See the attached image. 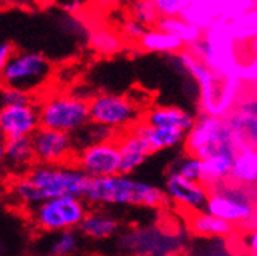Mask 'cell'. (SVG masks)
Here are the masks:
<instances>
[{
	"mask_svg": "<svg viewBox=\"0 0 257 256\" xmlns=\"http://www.w3.org/2000/svg\"><path fill=\"white\" fill-rule=\"evenodd\" d=\"M39 164H68L75 153L72 135L54 129H40L31 137Z\"/></svg>",
	"mask_w": 257,
	"mask_h": 256,
	"instance_id": "cell-13",
	"label": "cell"
},
{
	"mask_svg": "<svg viewBox=\"0 0 257 256\" xmlns=\"http://www.w3.org/2000/svg\"><path fill=\"white\" fill-rule=\"evenodd\" d=\"M230 180L243 186L257 187V149L255 147L243 149L236 155Z\"/></svg>",
	"mask_w": 257,
	"mask_h": 256,
	"instance_id": "cell-23",
	"label": "cell"
},
{
	"mask_svg": "<svg viewBox=\"0 0 257 256\" xmlns=\"http://www.w3.org/2000/svg\"><path fill=\"white\" fill-rule=\"evenodd\" d=\"M243 149H248V146L234 132L227 117L198 114L184 140V153L202 161L220 153L237 155Z\"/></svg>",
	"mask_w": 257,
	"mask_h": 256,
	"instance_id": "cell-4",
	"label": "cell"
},
{
	"mask_svg": "<svg viewBox=\"0 0 257 256\" xmlns=\"http://www.w3.org/2000/svg\"><path fill=\"white\" fill-rule=\"evenodd\" d=\"M118 146H119V156H121V164H119L121 175H132L152 155L147 141L135 129L121 132L118 138Z\"/></svg>",
	"mask_w": 257,
	"mask_h": 256,
	"instance_id": "cell-17",
	"label": "cell"
},
{
	"mask_svg": "<svg viewBox=\"0 0 257 256\" xmlns=\"http://www.w3.org/2000/svg\"><path fill=\"white\" fill-rule=\"evenodd\" d=\"M246 89H248V92L249 94H252L254 97H257V81L255 83H252V84H248L246 86Z\"/></svg>",
	"mask_w": 257,
	"mask_h": 256,
	"instance_id": "cell-43",
	"label": "cell"
},
{
	"mask_svg": "<svg viewBox=\"0 0 257 256\" xmlns=\"http://www.w3.org/2000/svg\"><path fill=\"white\" fill-rule=\"evenodd\" d=\"M176 58L184 72L188 74L191 80L198 84V114L217 117V102L223 80L216 72H213L207 65H204L202 61H199L188 49L179 52Z\"/></svg>",
	"mask_w": 257,
	"mask_h": 256,
	"instance_id": "cell-11",
	"label": "cell"
},
{
	"mask_svg": "<svg viewBox=\"0 0 257 256\" xmlns=\"http://www.w3.org/2000/svg\"><path fill=\"white\" fill-rule=\"evenodd\" d=\"M121 135V132L110 129V127L101 126V124H95V123H89L87 126H84L83 129H80L78 132H75L72 135L74 140V146L75 150H81L87 146L92 144H98V143H106V141H115L118 140Z\"/></svg>",
	"mask_w": 257,
	"mask_h": 256,
	"instance_id": "cell-27",
	"label": "cell"
},
{
	"mask_svg": "<svg viewBox=\"0 0 257 256\" xmlns=\"http://www.w3.org/2000/svg\"><path fill=\"white\" fill-rule=\"evenodd\" d=\"M31 103L29 94L16 88H2L0 91V108L5 106H20V105H28Z\"/></svg>",
	"mask_w": 257,
	"mask_h": 256,
	"instance_id": "cell-35",
	"label": "cell"
},
{
	"mask_svg": "<svg viewBox=\"0 0 257 256\" xmlns=\"http://www.w3.org/2000/svg\"><path fill=\"white\" fill-rule=\"evenodd\" d=\"M234 158L236 155L233 153H220L202 161V184L210 187L213 184L230 180Z\"/></svg>",
	"mask_w": 257,
	"mask_h": 256,
	"instance_id": "cell-24",
	"label": "cell"
},
{
	"mask_svg": "<svg viewBox=\"0 0 257 256\" xmlns=\"http://www.w3.org/2000/svg\"><path fill=\"white\" fill-rule=\"evenodd\" d=\"M207 4L216 20L222 22H234L257 8V0H207Z\"/></svg>",
	"mask_w": 257,
	"mask_h": 256,
	"instance_id": "cell-26",
	"label": "cell"
},
{
	"mask_svg": "<svg viewBox=\"0 0 257 256\" xmlns=\"http://www.w3.org/2000/svg\"><path fill=\"white\" fill-rule=\"evenodd\" d=\"M39 129V108L32 103L0 108V134L7 140L32 137Z\"/></svg>",
	"mask_w": 257,
	"mask_h": 256,
	"instance_id": "cell-15",
	"label": "cell"
},
{
	"mask_svg": "<svg viewBox=\"0 0 257 256\" xmlns=\"http://www.w3.org/2000/svg\"><path fill=\"white\" fill-rule=\"evenodd\" d=\"M239 43L230 28V22L217 20L204 31V37L187 49L207 65L222 80H240L245 63L240 57Z\"/></svg>",
	"mask_w": 257,
	"mask_h": 256,
	"instance_id": "cell-3",
	"label": "cell"
},
{
	"mask_svg": "<svg viewBox=\"0 0 257 256\" xmlns=\"http://www.w3.org/2000/svg\"><path fill=\"white\" fill-rule=\"evenodd\" d=\"M242 245L251 256H257V227L242 235Z\"/></svg>",
	"mask_w": 257,
	"mask_h": 256,
	"instance_id": "cell-38",
	"label": "cell"
},
{
	"mask_svg": "<svg viewBox=\"0 0 257 256\" xmlns=\"http://www.w3.org/2000/svg\"><path fill=\"white\" fill-rule=\"evenodd\" d=\"M87 213V203L83 198L60 197L32 207L31 218L40 230L60 233L78 229Z\"/></svg>",
	"mask_w": 257,
	"mask_h": 256,
	"instance_id": "cell-8",
	"label": "cell"
},
{
	"mask_svg": "<svg viewBox=\"0 0 257 256\" xmlns=\"http://www.w3.org/2000/svg\"><path fill=\"white\" fill-rule=\"evenodd\" d=\"M89 177L75 164H37L13 187L14 198L28 207L60 197L84 198Z\"/></svg>",
	"mask_w": 257,
	"mask_h": 256,
	"instance_id": "cell-1",
	"label": "cell"
},
{
	"mask_svg": "<svg viewBox=\"0 0 257 256\" xmlns=\"http://www.w3.org/2000/svg\"><path fill=\"white\" fill-rule=\"evenodd\" d=\"M90 46L101 55H113L122 49V39L110 29H95L89 36Z\"/></svg>",
	"mask_w": 257,
	"mask_h": 256,
	"instance_id": "cell-30",
	"label": "cell"
},
{
	"mask_svg": "<svg viewBox=\"0 0 257 256\" xmlns=\"http://www.w3.org/2000/svg\"><path fill=\"white\" fill-rule=\"evenodd\" d=\"M74 164L89 178L113 177L119 174V146L118 140L87 146L75 153Z\"/></svg>",
	"mask_w": 257,
	"mask_h": 256,
	"instance_id": "cell-12",
	"label": "cell"
},
{
	"mask_svg": "<svg viewBox=\"0 0 257 256\" xmlns=\"http://www.w3.org/2000/svg\"><path fill=\"white\" fill-rule=\"evenodd\" d=\"M80 233L89 239L101 241L113 238L119 232V221L116 216L101 212V210H93L86 215L83 222L78 227Z\"/></svg>",
	"mask_w": 257,
	"mask_h": 256,
	"instance_id": "cell-20",
	"label": "cell"
},
{
	"mask_svg": "<svg viewBox=\"0 0 257 256\" xmlns=\"http://www.w3.org/2000/svg\"><path fill=\"white\" fill-rule=\"evenodd\" d=\"M231 33L239 43H248L257 39V8L246 16L230 22Z\"/></svg>",
	"mask_w": 257,
	"mask_h": 256,
	"instance_id": "cell-31",
	"label": "cell"
},
{
	"mask_svg": "<svg viewBox=\"0 0 257 256\" xmlns=\"http://www.w3.org/2000/svg\"><path fill=\"white\" fill-rule=\"evenodd\" d=\"M128 13H131V19H135L146 28L156 26L158 20L161 19L153 5V0H131Z\"/></svg>",
	"mask_w": 257,
	"mask_h": 256,
	"instance_id": "cell-32",
	"label": "cell"
},
{
	"mask_svg": "<svg viewBox=\"0 0 257 256\" xmlns=\"http://www.w3.org/2000/svg\"><path fill=\"white\" fill-rule=\"evenodd\" d=\"M118 244L127 256H178L184 251L185 235L153 224L122 233Z\"/></svg>",
	"mask_w": 257,
	"mask_h": 256,
	"instance_id": "cell-6",
	"label": "cell"
},
{
	"mask_svg": "<svg viewBox=\"0 0 257 256\" xmlns=\"http://www.w3.org/2000/svg\"><path fill=\"white\" fill-rule=\"evenodd\" d=\"M51 71V61L43 54L16 51L0 75V83L5 88H16L29 94L48 83Z\"/></svg>",
	"mask_w": 257,
	"mask_h": 256,
	"instance_id": "cell-9",
	"label": "cell"
},
{
	"mask_svg": "<svg viewBox=\"0 0 257 256\" xmlns=\"http://www.w3.org/2000/svg\"><path fill=\"white\" fill-rule=\"evenodd\" d=\"M255 149H257V147H255Z\"/></svg>",
	"mask_w": 257,
	"mask_h": 256,
	"instance_id": "cell-44",
	"label": "cell"
},
{
	"mask_svg": "<svg viewBox=\"0 0 257 256\" xmlns=\"http://www.w3.org/2000/svg\"><path fill=\"white\" fill-rule=\"evenodd\" d=\"M143 121L153 127H167L188 134L196 121V115L178 106H155L146 111Z\"/></svg>",
	"mask_w": 257,
	"mask_h": 256,
	"instance_id": "cell-19",
	"label": "cell"
},
{
	"mask_svg": "<svg viewBox=\"0 0 257 256\" xmlns=\"http://www.w3.org/2000/svg\"><path fill=\"white\" fill-rule=\"evenodd\" d=\"M207 189L208 201L204 210L233 224L239 229V232H245L254 216L257 187L243 186L233 180H227Z\"/></svg>",
	"mask_w": 257,
	"mask_h": 256,
	"instance_id": "cell-5",
	"label": "cell"
},
{
	"mask_svg": "<svg viewBox=\"0 0 257 256\" xmlns=\"http://www.w3.org/2000/svg\"><path fill=\"white\" fill-rule=\"evenodd\" d=\"M40 127L74 135L90 123L89 102L72 94H55L39 106Z\"/></svg>",
	"mask_w": 257,
	"mask_h": 256,
	"instance_id": "cell-7",
	"label": "cell"
},
{
	"mask_svg": "<svg viewBox=\"0 0 257 256\" xmlns=\"http://www.w3.org/2000/svg\"><path fill=\"white\" fill-rule=\"evenodd\" d=\"M78 248V235L75 230L60 232L49 242L48 254L49 256H69Z\"/></svg>",
	"mask_w": 257,
	"mask_h": 256,
	"instance_id": "cell-33",
	"label": "cell"
},
{
	"mask_svg": "<svg viewBox=\"0 0 257 256\" xmlns=\"http://www.w3.org/2000/svg\"><path fill=\"white\" fill-rule=\"evenodd\" d=\"M179 17L184 19L187 23L199 28L201 31H207L217 22L207 4V0H195L193 4L185 7Z\"/></svg>",
	"mask_w": 257,
	"mask_h": 256,
	"instance_id": "cell-29",
	"label": "cell"
},
{
	"mask_svg": "<svg viewBox=\"0 0 257 256\" xmlns=\"http://www.w3.org/2000/svg\"><path fill=\"white\" fill-rule=\"evenodd\" d=\"M135 129L149 144L152 153L156 152H163V150H169L176 147L178 144L184 143L185 140V132L178 131V129H167V127H153L146 124L144 121L138 123Z\"/></svg>",
	"mask_w": 257,
	"mask_h": 256,
	"instance_id": "cell-21",
	"label": "cell"
},
{
	"mask_svg": "<svg viewBox=\"0 0 257 256\" xmlns=\"http://www.w3.org/2000/svg\"><path fill=\"white\" fill-rule=\"evenodd\" d=\"M32 161H36L34 146L31 137L7 140V163L13 167L22 169Z\"/></svg>",
	"mask_w": 257,
	"mask_h": 256,
	"instance_id": "cell-28",
	"label": "cell"
},
{
	"mask_svg": "<svg viewBox=\"0 0 257 256\" xmlns=\"http://www.w3.org/2000/svg\"><path fill=\"white\" fill-rule=\"evenodd\" d=\"M147 29L149 28H146L143 23L137 22L135 19H127L121 26V33H122L124 39H127L128 42H135L138 45V42L146 34Z\"/></svg>",
	"mask_w": 257,
	"mask_h": 256,
	"instance_id": "cell-37",
	"label": "cell"
},
{
	"mask_svg": "<svg viewBox=\"0 0 257 256\" xmlns=\"http://www.w3.org/2000/svg\"><path fill=\"white\" fill-rule=\"evenodd\" d=\"M164 192L175 206L187 213H195L205 209L208 201V189L198 181H191L170 169L166 177Z\"/></svg>",
	"mask_w": 257,
	"mask_h": 256,
	"instance_id": "cell-14",
	"label": "cell"
},
{
	"mask_svg": "<svg viewBox=\"0 0 257 256\" xmlns=\"http://www.w3.org/2000/svg\"><path fill=\"white\" fill-rule=\"evenodd\" d=\"M170 169L176 170L187 180L202 183V159L199 158L184 155V158H179Z\"/></svg>",
	"mask_w": 257,
	"mask_h": 256,
	"instance_id": "cell-34",
	"label": "cell"
},
{
	"mask_svg": "<svg viewBox=\"0 0 257 256\" xmlns=\"http://www.w3.org/2000/svg\"><path fill=\"white\" fill-rule=\"evenodd\" d=\"M155 28L178 37L185 45V48L195 45L204 37V31L187 23L181 17H161Z\"/></svg>",
	"mask_w": 257,
	"mask_h": 256,
	"instance_id": "cell-25",
	"label": "cell"
},
{
	"mask_svg": "<svg viewBox=\"0 0 257 256\" xmlns=\"http://www.w3.org/2000/svg\"><path fill=\"white\" fill-rule=\"evenodd\" d=\"M159 17H179L185 8V0H153Z\"/></svg>",
	"mask_w": 257,
	"mask_h": 256,
	"instance_id": "cell-36",
	"label": "cell"
},
{
	"mask_svg": "<svg viewBox=\"0 0 257 256\" xmlns=\"http://www.w3.org/2000/svg\"><path fill=\"white\" fill-rule=\"evenodd\" d=\"M7 163V138L0 134V166Z\"/></svg>",
	"mask_w": 257,
	"mask_h": 256,
	"instance_id": "cell-40",
	"label": "cell"
},
{
	"mask_svg": "<svg viewBox=\"0 0 257 256\" xmlns=\"http://www.w3.org/2000/svg\"><path fill=\"white\" fill-rule=\"evenodd\" d=\"M257 227V203H255V206H254V216H252V221H251V224L248 226V229L246 230H252V229H255ZM245 230V232H246Z\"/></svg>",
	"mask_w": 257,
	"mask_h": 256,
	"instance_id": "cell-42",
	"label": "cell"
},
{
	"mask_svg": "<svg viewBox=\"0 0 257 256\" xmlns=\"http://www.w3.org/2000/svg\"><path fill=\"white\" fill-rule=\"evenodd\" d=\"M90 123L101 124L118 132H125L143 121V112L137 103L119 94H96L89 100Z\"/></svg>",
	"mask_w": 257,
	"mask_h": 256,
	"instance_id": "cell-10",
	"label": "cell"
},
{
	"mask_svg": "<svg viewBox=\"0 0 257 256\" xmlns=\"http://www.w3.org/2000/svg\"><path fill=\"white\" fill-rule=\"evenodd\" d=\"M14 52H16V49H14V46L11 43H8V42L0 43V75H2V72L5 71L8 61H10V58L13 57Z\"/></svg>",
	"mask_w": 257,
	"mask_h": 256,
	"instance_id": "cell-39",
	"label": "cell"
},
{
	"mask_svg": "<svg viewBox=\"0 0 257 256\" xmlns=\"http://www.w3.org/2000/svg\"><path fill=\"white\" fill-rule=\"evenodd\" d=\"M185 219L188 232L202 239H227L239 232V229L233 224L216 218L205 210L187 213Z\"/></svg>",
	"mask_w": 257,
	"mask_h": 256,
	"instance_id": "cell-18",
	"label": "cell"
},
{
	"mask_svg": "<svg viewBox=\"0 0 257 256\" xmlns=\"http://www.w3.org/2000/svg\"><path fill=\"white\" fill-rule=\"evenodd\" d=\"M138 46L144 52L150 54H167L178 55L185 49V45L175 36L164 33L158 28H149L146 34L138 42Z\"/></svg>",
	"mask_w": 257,
	"mask_h": 256,
	"instance_id": "cell-22",
	"label": "cell"
},
{
	"mask_svg": "<svg viewBox=\"0 0 257 256\" xmlns=\"http://www.w3.org/2000/svg\"><path fill=\"white\" fill-rule=\"evenodd\" d=\"M95 2L98 5H101V7H115V5L124 4L125 0H95Z\"/></svg>",
	"mask_w": 257,
	"mask_h": 256,
	"instance_id": "cell-41",
	"label": "cell"
},
{
	"mask_svg": "<svg viewBox=\"0 0 257 256\" xmlns=\"http://www.w3.org/2000/svg\"><path fill=\"white\" fill-rule=\"evenodd\" d=\"M89 206H134L161 209L169 203L164 189L132 175L90 178L83 198Z\"/></svg>",
	"mask_w": 257,
	"mask_h": 256,
	"instance_id": "cell-2",
	"label": "cell"
},
{
	"mask_svg": "<svg viewBox=\"0 0 257 256\" xmlns=\"http://www.w3.org/2000/svg\"><path fill=\"white\" fill-rule=\"evenodd\" d=\"M227 120L248 147H257V97L248 89Z\"/></svg>",
	"mask_w": 257,
	"mask_h": 256,
	"instance_id": "cell-16",
	"label": "cell"
}]
</instances>
